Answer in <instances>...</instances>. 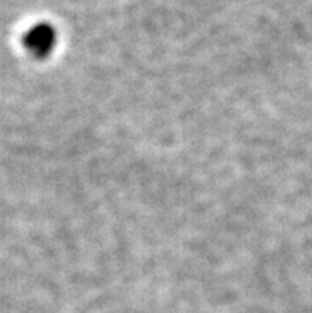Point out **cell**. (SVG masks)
Instances as JSON below:
<instances>
[{"instance_id":"obj_1","label":"cell","mask_w":312,"mask_h":313,"mask_svg":"<svg viewBox=\"0 0 312 313\" xmlns=\"http://www.w3.org/2000/svg\"><path fill=\"white\" fill-rule=\"evenodd\" d=\"M24 42H26V46L30 48L35 54H43L51 49L54 42V32L51 27L40 24L27 32Z\"/></svg>"}]
</instances>
